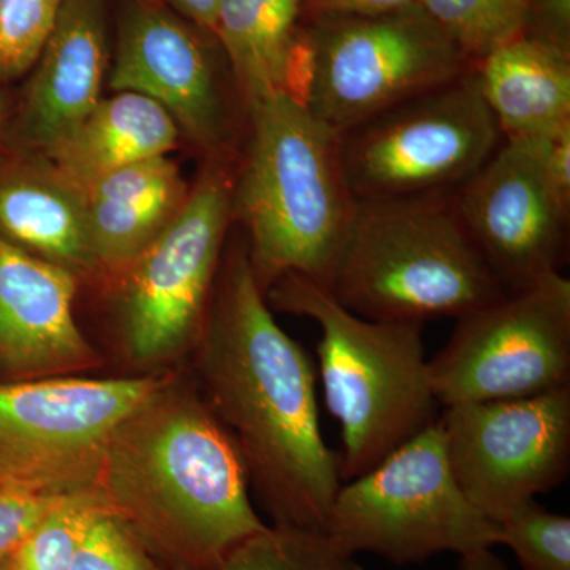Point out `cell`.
Returning <instances> with one entry per match:
<instances>
[{
  "mask_svg": "<svg viewBox=\"0 0 570 570\" xmlns=\"http://www.w3.org/2000/svg\"><path fill=\"white\" fill-rule=\"evenodd\" d=\"M213 292L200 351L209 407L275 527L325 531L343 479L322 436L313 362L273 317L246 242L232 247Z\"/></svg>",
  "mask_w": 570,
  "mask_h": 570,
  "instance_id": "obj_1",
  "label": "cell"
},
{
  "mask_svg": "<svg viewBox=\"0 0 570 570\" xmlns=\"http://www.w3.org/2000/svg\"><path fill=\"white\" fill-rule=\"evenodd\" d=\"M227 426L165 382L116 428L97 487L165 570H217L266 524Z\"/></svg>",
  "mask_w": 570,
  "mask_h": 570,
  "instance_id": "obj_2",
  "label": "cell"
},
{
  "mask_svg": "<svg viewBox=\"0 0 570 570\" xmlns=\"http://www.w3.org/2000/svg\"><path fill=\"white\" fill-rule=\"evenodd\" d=\"M321 284L356 316L419 324L508 295L472 245L452 194L355 200Z\"/></svg>",
  "mask_w": 570,
  "mask_h": 570,
  "instance_id": "obj_3",
  "label": "cell"
},
{
  "mask_svg": "<svg viewBox=\"0 0 570 570\" xmlns=\"http://www.w3.org/2000/svg\"><path fill=\"white\" fill-rule=\"evenodd\" d=\"M245 111L249 140L232 183V219L245 228L255 279L264 294L287 273L321 283L355 204L340 135L287 92Z\"/></svg>",
  "mask_w": 570,
  "mask_h": 570,
  "instance_id": "obj_4",
  "label": "cell"
},
{
  "mask_svg": "<svg viewBox=\"0 0 570 570\" xmlns=\"http://www.w3.org/2000/svg\"><path fill=\"white\" fill-rule=\"evenodd\" d=\"M265 298L272 309L321 326L317 356L326 407L343 434L341 479L360 478L436 422L423 324L356 316L299 273L279 277Z\"/></svg>",
  "mask_w": 570,
  "mask_h": 570,
  "instance_id": "obj_5",
  "label": "cell"
},
{
  "mask_svg": "<svg viewBox=\"0 0 570 570\" xmlns=\"http://www.w3.org/2000/svg\"><path fill=\"white\" fill-rule=\"evenodd\" d=\"M325 532L348 554L396 566L445 551L501 546V528L475 509L453 478L439 422L337 491Z\"/></svg>",
  "mask_w": 570,
  "mask_h": 570,
  "instance_id": "obj_6",
  "label": "cell"
},
{
  "mask_svg": "<svg viewBox=\"0 0 570 570\" xmlns=\"http://www.w3.org/2000/svg\"><path fill=\"white\" fill-rule=\"evenodd\" d=\"M307 37L296 97L336 135L472 67L417 2L377 17L314 18Z\"/></svg>",
  "mask_w": 570,
  "mask_h": 570,
  "instance_id": "obj_7",
  "label": "cell"
},
{
  "mask_svg": "<svg viewBox=\"0 0 570 570\" xmlns=\"http://www.w3.org/2000/svg\"><path fill=\"white\" fill-rule=\"evenodd\" d=\"M502 141L471 67L340 135V156L355 200H389L455 193Z\"/></svg>",
  "mask_w": 570,
  "mask_h": 570,
  "instance_id": "obj_8",
  "label": "cell"
},
{
  "mask_svg": "<svg viewBox=\"0 0 570 570\" xmlns=\"http://www.w3.org/2000/svg\"><path fill=\"white\" fill-rule=\"evenodd\" d=\"M444 407L520 400L570 385V281L561 273L456 318L428 360Z\"/></svg>",
  "mask_w": 570,
  "mask_h": 570,
  "instance_id": "obj_9",
  "label": "cell"
},
{
  "mask_svg": "<svg viewBox=\"0 0 570 570\" xmlns=\"http://www.w3.org/2000/svg\"><path fill=\"white\" fill-rule=\"evenodd\" d=\"M165 379H32L0 384V482L47 493L97 487L116 428Z\"/></svg>",
  "mask_w": 570,
  "mask_h": 570,
  "instance_id": "obj_10",
  "label": "cell"
},
{
  "mask_svg": "<svg viewBox=\"0 0 570 570\" xmlns=\"http://www.w3.org/2000/svg\"><path fill=\"white\" fill-rule=\"evenodd\" d=\"M234 174L213 159L186 206L121 276L124 340L141 363L176 354L204 326L232 223Z\"/></svg>",
  "mask_w": 570,
  "mask_h": 570,
  "instance_id": "obj_11",
  "label": "cell"
},
{
  "mask_svg": "<svg viewBox=\"0 0 570 570\" xmlns=\"http://www.w3.org/2000/svg\"><path fill=\"white\" fill-rule=\"evenodd\" d=\"M438 422L460 490L494 523L568 478L570 385L520 400L455 404Z\"/></svg>",
  "mask_w": 570,
  "mask_h": 570,
  "instance_id": "obj_12",
  "label": "cell"
},
{
  "mask_svg": "<svg viewBox=\"0 0 570 570\" xmlns=\"http://www.w3.org/2000/svg\"><path fill=\"white\" fill-rule=\"evenodd\" d=\"M452 197L472 245L508 294L561 273L570 202L547 170L542 141H502Z\"/></svg>",
  "mask_w": 570,
  "mask_h": 570,
  "instance_id": "obj_13",
  "label": "cell"
},
{
  "mask_svg": "<svg viewBox=\"0 0 570 570\" xmlns=\"http://www.w3.org/2000/svg\"><path fill=\"white\" fill-rule=\"evenodd\" d=\"M164 0H126L110 73L116 92L159 104L194 146L213 159L227 157L232 118L206 37Z\"/></svg>",
  "mask_w": 570,
  "mask_h": 570,
  "instance_id": "obj_14",
  "label": "cell"
},
{
  "mask_svg": "<svg viewBox=\"0 0 570 570\" xmlns=\"http://www.w3.org/2000/svg\"><path fill=\"white\" fill-rule=\"evenodd\" d=\"M108 0H66L9 129L11 151L43 154L102 99Z\"/></svg>",
  "mask_w": 570,
  "mask_h": 570,
  "instance_id": "obj_15",
  "label": "cell"
},
{
  "mask_svg": "<svg viewBox=\"0 0 570 570\" xmlns=\"http://www.w3.org/2000/svg\"><path fill=\"white\" fill-rule=\"evenodd\" d=\"M77 277L0 238V370L32 381L94 365L73 316Z\"/></svg>",
  "mask_w": 570,
  "mask_h": 570,
  "instance_id": "obj_16",
  "label": "cell"
},
{
  "mask_svg": "<svg viewBox=\"0 0 570 570\" xmlns=\"http://www.w3.org/2000/svg\"><path fill=\"white\" fill-rule=\"evenodd\" d=\"M0 238L77 276L97 272L85 190L39 154L0 156Z\"/></svg>",
  "mask_w": 570,
  "mask_h": 570,
  "instance_id": "obj_17",
  "label": "cell"
},
{
  "mask_svg": "<svg viewBox=\"0 0 570 570\" xmlns=\"http://www.w3.org/2000/svg\"><path fill=\"white\" fill-rule=\"evenodd\" d=\"M190 189L168 156L118 168L85 189L97 272L121 276L186 206Z\"/></svg>",
  "mask_w": 570,
  "mask_h": 570,
  "instance_id": "obj_18",
  "label": "cell"
},
{
  "mask_svg": "<svg viewBox=\"0 0 570 570\" xmlns=\"http://www.w3.org/2000/svg\"><path fill=\"white\" fill-rule=\"evenodd\" d=\"M307 0H220L214 37L243 107L302 85L309 37Z\"/></svg>",
  "mask_w": 570,
  "mask_h": 570,
  "instance_id": "obj_19",
  "label": "cell"
},
{
  "mask_svg": "<svg viewBox=\"0 0 570 570\" xmlns=\"http://www.w3.org/2000/svg\"><path fill=\"white\" fill-rule=\"evenodd\" d=\"M504 140H549L570 126V56L523 36L472 66Z\"/></svg>",
  "mask_w": 570,
  "mask_h": 570,
  "instance_id": "obj_20",
  "label": "cell"
},
{
  "mask_svg": "<svg viewBox=\"0 0 570 570\" xmlns=\"http://www.w3.org/2000/svg\"><path fill=\"white\" fill-rule=\"evenodd\" d=\"M178 126L159 104L135 92L100 99L73 129L39 156L71 184H89L126 165L168 156L178 145Z\"/></svg>",
  "mask_w": 570,
  "mask_h": 570,
  "instance_id": "obj_21",
  "label": "cell"
},
{
  "mask_svg": "<svg viewBox=\"0 0 570 570\" xmlns=\"http://www.w3.org/2000/svg\"><path fill=\"white\" fill-rule=\"evenodd\" d=\"M471 66L527 33L528 0H417Z\"/></svg>",
  "mask_w": 570,
  "mask_h": 570,
  "instance_id": "obj_22",
  "label": "cell"
},
{
  "mask_svg": "<svg viewBox=\"0 0 570 570\" xmlns=\"http://www.w3.org/2000/svg\"><path fill=\"white\" fill-rule=\"evenodd\" d=\"M217 570H363L325 531L266 527L225 558Z\"/></svg>",
  "mask_w": 570,
  "mask_h": 570,
  "instance_id": "obj_23",
  "label": "cell"
},
{
  "mask_svg": "<svg viewBox=\"0 0 570 570\" xmlns=\"http://www.w3.org/2000/svg\"><path fill=\"white\" fill-rule=\"evenodd\" d=\"M111 510L99 487L63 494L11 558L14 570H70L86 532Z\"/></svg>",
  "mask_w": 570,
  "mask_h": 570,
  "instance_id": "obj_24",
  "label": "cell"
},
{
  "mask_svg": "<svg viewBox=\"0 0 570 570\" xmlns=\"http://www.w3.org/2000/svg\"><path fill=\"white\" fill-rule=\"evenodd\" d=\"M501 546L515 554L521 570H570V519L535 499L499 523Z\"/></svg>",
  "mask_w": 570,
  "mask_h": 570,
  "instance_id": "obj_25",
  "label": "cell"
},
{
  "mask_svg": "<svg viewBox=\"0 0 570 570\" xmlns=\"http://www.w3.org/2000/svg\"><path fill=\"white\" fill-rule=\"evenodd\" d=\"M66 0H0V86L31 71Z\"/></svg>",
  "mask_w": 570,
  "mask_h": 570,
  "instance_id": "obj_26",
  "label": "cell"
},
{
  "mask_svg": "<svg viewBox=\"0 0 570 570\" xmlns=\"http://www.w3.org/2000/svg\"><path fill=\"white\" fill-rule=\"evenodd\" d=\"M70 570H165L118 515L100 513L82 539Z\"/></svg>",
  "mask_w": 570,
  "mask_h": 570,
  "instance_id": "obj_27",
  "label": "cell"
},
{
  "mask_svg": "<svg viewBox=\"0 0 570 570\" xmlns=\"http://www.w3.org/2000/svg\"><path fill=\"white\" fill-rule=\"evenodd\" d=\"M63 494L0 482V566L11 561Z\"/></svg>",
  "mask_w": 570,
  "mask_h": 570,
  "instance_id": "obj_28",
  "label": "cell"
},
{
  "mask_svg": "<svg viewBox=\"0 0 570 570\" xmlns=\"http://www.w3.org/2000/svg\"><path fill=\"white\" fill-rule=\"evenodd\" d=\"M524 36L570 56V0H528Z\"/></svg>",
  "mask_w": 570,
  "mask_h": 570,
  "instance_id": "obj_29",
  "label": "cell"
},
{
  "mask_svg": "<svg viewBox=\"0 0 570 570\" xmlns=\"http://www.w3.org/2000/svg\"><path fill=\"white\" fill-rule=\"evenodd\" d=\"M415 2L417 0H307L306 20L377 17L404 9Z\"/></svg>",
  "mask_w": 570,
  "mask_h": 570,
  "instance_id": "obj_30",
  "label": "cell"
},
{
  "mask_svg": "<svg viewBox=\"0 0 570 570\" xmlns=\"http://www.w3.org/2000/svg\"><path fill=\"white\" fill-rule=\"evenodd\" d=\"M542 153L554 186L570 202V126L549 140H542Z\"/></svg>",
  "mask_w": 570,
  "mask_h": 570,
  "instance_id": "obj_31",
  "label": "cell"
},
{
  "mask_svg": "<svg viewBox=\"0 0 570 570\" xmlns=\"http://www.w3.org/2000/svg\"><path fill=\"white\" fill-rule=\"evenodd\" d=\"M164 2L187 21L194 22L195 26L214 36L220 0H164Z\"/></svg>",
  "mask_w": 570,
  "mask_h": 570,
  "instance_id": "obj_32",
  "label": "cell"
},
{
  "mask_svg": "<svg viewBox=\"0 0 570 570\" xmlns=\"http://www.w3.org/2000/svg\"><path fill=\"white\" fill-rule=\"evenodd\" d=\"M459 570H509V568L491 549H483L460 557Z\"/></svg>",
  "mask_w": 570,
  "mask_h": 570,
  "instance_id": "obj_33",
  "label": "cell"
},
{
  "mask_svg": "<svg viewBox=\"0 0 570 570\" xmlns=\"http://www.w3.org/2000/svg\"><path fill=\"white\" fill-rule=\"evenodd\" d=\"M14 100L9 88L0 86V156L9 149V129Z\"/></svg>",
  "mask_w": 570,
  "mask_h": 570,
  "instance_id": "obj_34",
  "label": "cell"
},
{
  "mask_svg": "<svg viewBox=\"0 0 570 570\" xmlns=\"http://www.w3.org/2000/svg\"><path fill=\"white\" fill-rule=\"evenodd\" d=\"M13 569V562H7V564L0 566V570H11Z\"/></svg>",
  "mask_w": 570,
  "mask_h": 570,
  "instance_id": "obj_35",
  "label": "cell"
},
{
  "mask_svg": "<svg viewBox=\"0 0 570 570\" xmlns=\"http://www.w3.org/2000/svg\"><path fill=\"white\" fill-rule=\"evenodd\" d=\"M11 570H14V569H11Z\"/></svg>",
  "mask_w": 570,
  "mask_h": 570,
  "instance_id": "obj_36",
  "label": "cell"
}]
</instances>
